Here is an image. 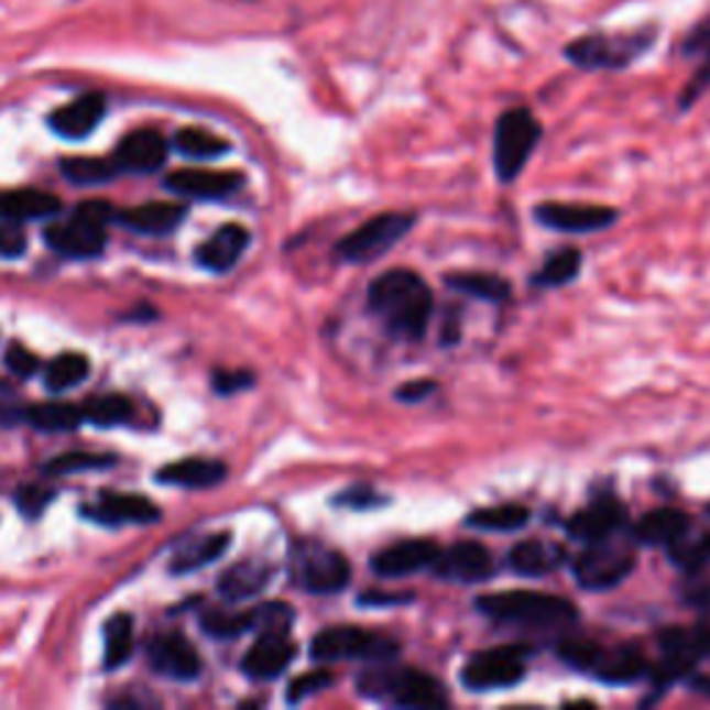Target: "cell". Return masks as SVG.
<instances>
[{
    "label": "cell",
    "mask_w": 710,
    "mask_h": 710,
    "mask_svg": "<svg viewBox=\"0 0 710 710\" xmlns=\"http://www.w3.org/2000/svg\"><path fill=\"white\" fill-rule=\"evenodd\" d=\"M367 308L392 339L422 341L434 319V292L411 270H389L370 283Z\"/></svg>",
    "instance_id": "cell-1"
},
{
    "label": "cell",
    "mask_w": 710,
    "mask_h": 710,
    "mask_svg": "<svg viewBox=\"0 0 710 710\" xmlns=\"http://www.w3.org/2000/svg\"><path fill=\"white\" fill-rule=\"evenodd\" d=\"M356 688H359L361 697L392 702L397 708L436 710L450 704V693H447L445 682L419 669L389 666V660L386 664H372L364 675H359Z\"/></svg>",
    "instance_id": "cell-2"
},
{
    "label": "cell",
    "mask_w": 710,
    "mask_h": 710,
    "mask_svg": "<svg viewBox=\"0 0 710 710\" xmlns=\"http://www.w3.org/2000/svg\"><path fill=\"white\" fill-rule=\"evenodd\" d=\"M483 616L500 624H525V627H560L578 622V608L566 597L542 594V591H494L474 602Z\"/></svg>",
    "instance_id": "cell-3"
},
{
    "label": "cell",
    "mask_w": 710,
    "mask_h": 710,
    "mask_svg": "<svg viewBox=\"0 0 710 710\" xmlns=\"http://www.w3.org/2000/svg\"><path fill=\"white\" fill-rule=\"evenodd\" d=\"M114 220V208L106 200H89L73 211L64 222H53L45 231V242L67 259H92L106 248V228Z\"/></svg>",
    "instance_id": "cell-4"
},
{
    "label": "cell",
    "mask_w": 710,
    "mask_h": 710,
    "mask_svg": "<svg viewBox=\"0 0 710 710\" xmlns=\"http://www.w3.org/2000/svg\"><path fill=\"white\" fill-rule=\"evenodd\" d=\"M292 583L317 597L341 594L350 586L352 566L339 549L323 542H301L292 549Z\"/></svg>",
    "instance_id": "cell-5"
},
{
    "label": "cell",
    "mask_w": 710,
    "mask_h": 710,
    "mask_svg": "<svg viewBox=\"0 0 710 710\" xmlns=\"http://www.w3.org/2000/svg\"><path fill=\"white\" fill-rule=\"evenodd\" d=\"M312 658L317 664L336 660H364V664H392L400 658V644L361 627H325L314 635Z\"/></svg>",
    "instance_id": "cell-6"
},
{
    "label": "cell",
    "mask_w": 710,
    "mask_h": 710,
    "mask_svg": "<svg viewBox=\"0 0 710 710\" xmlns=\"http://www.w3.org/2000/svg\"><path fill=\"white\" fill-rule=\"evenodd\" d=\"M542 142V125L527 109L505 111L494 125V173L503 184H514Z\"/></svg>",
    "instance_id": "cell-7"
},
{
    "label": "cell",
    "mask_w": 710,
    "mask_h": 710,
    "mask_svg": "<svg viewBox=\"0 0 710 710\" xmlns=\"http://www.w3.org/2000/svg\"><path fill=\"white\" fill-rule=\"evenodd\" d=\"M414 222L416 215H408V211H386V215L372 217L364 226H359L336 242V259L345 261V264L378 261L414 228Z\"/></svg>",
    "instance_id": "cell-8"
},
{
    "label": "cell",
    "mask_w": 710,
    "mask_h": 710,
    "mask_svg": "<svg viewBox=\"0 0 710 710\" xmlns=\"http://www.w3.org/2000/svg\"><path fill=\"white\" fill-rule=\"evenodd\" d=\"M653 45V34H589L566 45L564 56L583 69H622Z\"/></svg>",
    "instance_id": "cell-9"
},
{
    "label": "cell",
    "mask_w": 710,
    "mask_h": 710,
    "mask_svg": "<svg viewBox=\"0 0 710 710\" xmlns=\"http://www.w3.org/2000/svg\"><path fill=\"white\" fill-rule=\"evenodd\" d=\"M527 649L491 647L480 649L463 664L461 682L469 691H503L527 677Z\"/></svg>",
    "instance_id": "cell-10"
},
{
    "label": "cell",
    "mask_w": 710,
    "mask_h": 710,
    "mask_svg": "<svg viewBox=\"0 0 710 710\" xmlns=\"http://www.w3.org/2000/svg\"><path fill=\"white\" fill-rule=\"evenodd\" d=\"M635 569V555L630 549L616 547L611 538L594 542L572 560V575L583 591L616 589Z\"/></svg>",
    "instance_id": "cell-11"
},
{
    "label": "cell",
    "mask_w": 710,
    "mask_h": 710,
    "mask_svg": "<svg viewBox=\"0 0 710 710\" xmlns=\"http://www.w3.org/2000/svg\"><path fill=\"white\" fill-rule=\"evenodd\" d=\"M538 226L558 233H597L619 220L611 206H586V203H542L533 208Z\"/></svg>",
    "instance_id": "cell-12"
},
{
    "label": "cell",
    "mask_w": 710,
    "mask_h": 710,
    "mask_svg": "<svg viewBox=\"0 0 710 710\" xmlns=\"http://www.w3.org/2000/svg\"><path fill=\"white\" fill-rule=\"evenodd\" d=\"M439 553L441 547L434 538H403V542L389 544V547L378 549L372 555V572L378 578L392 580L408 578V575L422 572V569H430Z\"/></svg>",
    "instance_id": "cell-13"
},
{
    "label": "cell",
    "mask_w": 710,
    "mask_h": 710,
    "mask_svg": "<svg viewBox=\"0 0 710 710\" xmlns=\"http://www.w3.org/2000/svg\"><path fill=\"white\" fill-rule=\"evenodd\" d=\"M430 572L439 580L450 583H483L494 575V558L489 547L478 542H456L452 547L441 549L434 560Z\"/></svg>",
    "instance_id": "cell-14"
},
{
    "label": "cell",
    "mask_w": 710,
    "mask_h": 710,
    "mask_svg": "<svg viewBox=\"0 0 710 710\" xmlns=\"http://www.w3.org/2000/svg\"><path fill=\"white\" fill-rule=\"evenodd\" d=\"M297 647L290 638V630H261L253 647L242 658V671L253 680H275L290 669Z\"/></svg>",
    "instance_id": "cell-15"
},
{
    "label": "cell",
    "mask_w": 710,
    "mask_h": 710,
    "mask_svg": "<svg viewBox=\"0 0 710 710\" xmlns=\"http://www.w3.org/2000/svg\"><path fill=\"white\" fill-rule=\"evenodd\" d=\"M81 514L103 527L153 525L162 520L159 505L142 494H100L98 503L81 505Z\"/></svg>",
    "instance_id": "cell-16"
},
{
    "label": "cell",
    "mask_w": 710,
    "mask_h": 710,
    "mask_svg": "<svg viewBox=\"0 0 710 710\" xmlns=\"http://www.w3.org/2000/svg\"><path fill=\"white\" fill-rule=\"evenodd\" d=\"M627 522V511L619 503L616 496H597L586 509L572 514L566 520V533L583 544L605 542V538L616 536Z\"/></svg>",
    "instance_id": "cell-17"
},
{
    "label": "cell",
    "mask_w": 710,
    "mask_h": 710,
    "mask_svg": "<svg viewBox=\"0 0 710 710\" xmlns=\"http://www.w3.org/2000/svg\"><path fill=\"white\" fill-rule=\"evenodd\" d=\"M148 664L156 675L170 677V680L189 682L200 677V655L192 647L189 638L178 633H164L156 635L148 647Z\"/></svg>",
    "instance_id": "cell-18"
},
{
    "label": "cell",
    "mask_w": 710,
    "mask_h": 710,
    "mask_svg": "<svg viewBox=\"0 0 710 710\" xmlns=\"http://www.w3.org/2000/svg\"><path fill=\"white\" fill-rule=\"evenodd\" d=\"M244 175L215 173V170H178L170 173L164 186L178 197H195V200H226L233 192L242 189Z\"/></svg>",
    "instance_id": "cell-19"
},
{
    "label": "cell",
    "mask_w": 710,
    "mask_h": 710,
    "mask_svg": "<svg viewBox=\"0 0 710 710\" xmlns=\"http://www.w3.org/2000/svg\"><path fill=\"white\" fill-rule=\"evenodd\" d=\"M167 162V142L159 131H133L122 139L114 151V164L120 173L148 175L156 173Z\"/></svg>",
    "instance_id": "cell-20"
},
{
    "label": "cell",
    "mask_w": 710,
    "mask_h": 710,
    "mask_svg": "<svg viewBox=\"0 0 710 710\" xmlns=\"http://www.w3.org/2000/svg\"><path fill=\"white\" fill-rule=\"evenodd\" d=\"M589 675L602 682H611V686H630V682H638L653 675V664H649L642 649L630 647V644L611 649L602 647Z\"/></svg>",
    "instance_id": "cell-21"
},
{
    "label": "cell",
    "mask_w": 710,
    "mask_h": 710,
    "mask_svg": "<svg viewBox=\"0 0 710 710\" xmlns=\"http://www.w3.org/2000/svg\"><path fill=\"white\" fill-rule=\"evenodd\" d=\"M250 244V231L239 222H228L197 248V264L208 272H228L239 264Z\"/></svg>",
    "instance_id": "cell-22"
},
{
    "label": "cell",
    "mask_w": 710,
    "mask_h": 710,
    "mask_svg": "<svg viewBox=\"0 0 710 710\" xmlns=\"http://www.w3.org/2000/svg\"><path fill=\"white\" fill-rule=\"evenodd\" d=\"M106 114V98L100 92H89L62 106L51 114V128L64 139H84L100 125Z\"/></svg>",
    "instance_id": "cell-23"
},
{
    "label": "cell",
    "mask_w": 710,
    "mask_h": 710,
    "mask_svg": "<svg viewBox=\"0 0 710 710\" xmlns=\"http://www.w3.org/2000/svg\"><path fill=\"white\" fill-rule=\"evenodd\" d=\"M184 217L186 206H181V203H145V206L122 208V211L114 215V220L136 233L164 237V233H173Z\"/></svg>",
    "instance_id": "cell-24"
},
{
    "label": "cell",
    "mask_w": 710,
    "mask_h": 710,
    "mask_svg": "<svg viewBox=\"0 0 710 710\" xmlns=\"http://www.w3.org/2000/svg\"><path fill=\"white\" fill-rule=\"evenodd\" d=\"M62 211L56 195L42 189H3L0 192V220L29 222L51 220Z\"/></svg>",
    "instance_id": "cell-25"
},
{
    "label": "cell",
    "mask_w": 710,
    "mask_h": 710,
    "mask_svg": "<svg viewBox=\"0 0 710 710\" xmlns=\"http://www.w3.org/2000/svg\"><path fill=\"white\" fill-rule=\"evenodd\" d=\"M566 564V549L553 542H538V538H527L511 547L509 566L522 578H544V575L555 572Z\"/></svg>",
    "instance_id": "cell-26"
},
{
    "label": "cell",
    "mask_w": 710,
    "mask_h": 710,
    "mask_svg": "<svg viewBox=\"0 0 710 710\" xmlns=\"http://www.w3.org/2000/svg\"><path fill=\"white\" fill-rule=\"evenodd\" d=\"M272 566L264 560H239L231 569H226L217 583V591L226 602H244L259 597L270 586Z\"/></svg>",
    "instance_id": "cell-27"
},
{
    "label": "cell",
    "mask_w": 710,
    "mask_h": 710,
    "mask_svg": "<svg viewBox=\"0 0 710 710\" xmlns=\"http://www.w3.org/2000/svg\"><path fill=\"white\" fill-rule=\"evenodd\" d=\"M688 527H691L688 514L677 509H658L635 522L630 536H633V542L644 544V547H669L677 538L686 536Z\"/></svg>",
    "instance_id": "cell-28"
},
{
    "label": "cell",
    "mask_w": 710,
    "mask_h": 710,
    "mask_svg": "<svg viewBox=\"0 0 710 710\" xmlns=\"http://www.w3.org/2000/svg\"><path fill=\"white\" fill-rule=\"evenodd\" d=\"M228 478V467L211 458H184L159 469L156 480L167 485H184V489H211Z\"/></svg>",
    "instance_id": "cell-29"
},
{
    "label": "cell",
    "mask_w": 710,
    "mask_h": 710,
    "mask_svg": "<svg viewBox=\"0 0 710 710\" xmlns=\"http://www.w3.org/2000/svg\"><path fill=\"white\" fill-rule=\"evenodd\" d=\"M228 547H231V533H206V536L189 538L184 547L175 549L170 572L173 575L197 572V569H203V566L220 560Z\"/></svg>",
    "instance_id": "cell-30"
},
{
    "label": "cell",
    "mask_w": 710,
    "mask_h": 710,
    "mask_svg": "<svg viewBox=\"0 0 710 710\" xmlns=\"http://www.w3.org/2000/svg\"><path fill=\"white\" fill-rule=\"evenodd\" d=\"M445 283L458 295L474 297V301L505 303L511 297L509 277L491 275V272H456V275H445Z\"/></svg>",
    "instance_id": "cell-31"
},
{
    "label": "cell",
    "mask_w": 710,
    "mask_h": 710,
    "mask_svg": "<svg viewBox=\"0 0 710 710\" xmlns=\"http://www.w3.org/2000/svg\"><path fill=\"white\" fill-rule=\"evenodd\" d=\"M463 525L472 527V531L514 533L531 525V511L525 505H489V509L469 511Z\"/></svg>",
    "instance_id": "cell-32"
},
{
    "label": "cell",
    "mask_w": 710,
    "mask_h": 710,
    "mask_svg": "<svg viewBox=\"0 0 710 710\" xmlns=\"http://www.w3.org/2000/svg\"><path fill=\"white\" fill-rule=\"evenodd\" d=\"M580 266H583V255L575 248L555 250L553 255L544 259V264L538 266V272L533 275V286L536 290H555V286H566L572 283L575 277L580 275Z\"/></svg>",
    "instance_id": "cell-33"
},
{
    "label": "cell",
    "mask_w": 710,
    "mask_h": 710,
    "mask_svg": "<svg viewBox=\"0 0 710 710\" xmlns=\"http://www.w3.org/2000/svg\"><path fill=\"white\" fill-rule=\"evenodd\" d=\"M23 416L36 430H45V434H67V430H76L84 422V408L69 403H40L25 408Z\"/></svg>",
    "instance_id": "cell-34"
},
{
    "label": "cell",
    "mask_w": 710,
    "mask_h": 710,
    "mask_svg": "<svg viewBox=\"0 0 710 710\" xmlns=\"http://www.w3.org/2000/svg\"><path fill=\"white\" fill-rule=\"evenodd\" d=\"M133 653V619L128 613H114L103 627V666L120 669Z\"/></svg>",
    "instance_id": "cell-35"
},
{
    "label": "cell",
    "mask_w": 710,
    "mask_h": 710,
    "mask_svg": "<svg viewBox=\"0 0 710 710\" xmlns=\"http://www.w3.org/2000/svg\"><path fill=\"white\" fill-rule=\"evenodd\" d=\"M89 361L81 352H58L56 359L45 367V386L51 392H67L87 381Z\"/></svg>",
    "instance_id": "cell-36"
},
{
    "label": "cell",
    "mask_w": 710,
    "mask_h": 710,
    "mask_svg": "<svg viewBox=\"0 0 710 710\" xmlns=\"http://www.w3.org/2000/svg\"><path fill=\"white\" fill-rule=\"evenodd\" d=\"M175 151L186 159H200V162H208V159H220L231 151L226 139H220L217 133L206 131V128H184V131L175 133Z\"/></svg>",
    "instance_id": "cell-37"
},
{
    "label": "cell",
    "mask_w": 710,
    "mask_h": 710,
    "mask_svg": "<svg viewBox=\"0 0 710 710\" xmlns=\"http://www.w3.org/2000/svg\"><path fill=\"white\" fill-rule=\"evenodd\" d=\"M62 173L69 184L98 186V184H109V181H114L117 175H120V170H117L114 159L81 156V159H67V162H62Z\"/></svg>",
    "instance_id": "cell-38"
},
{
    "label": "cell",
    "mask_w": 710,
    "mask_h": 710,
    "mask_svg": "<svg viewBox=\"0 0 710 710\" xmlns=\"http://www.w3.org/2000/svg\"><path fill=\"white\" fill-rule=\"evenodd\" d=\"M131 400L122 394H100L84 405V422H92L98 428H114L131 416Z\"/></svg>",
    "instance_id": "cell-39"
},
{
    "label": "cell",
    "mask_w": 710,
    "mask_h": 710,
    "mask_svg": "<svg viewBox=\"0 0 710 710\" xmlns=\"http://www.w3.org/2000/svg\"><path fill=\"white\" fill-rule=\"evenodd\" d=\"M686 536L669 544V560L677 569H682V572H699V569H704L710 564V533H702L699 538Z\"/></svg>",
    "instance_id": "cell-40"
},
{
    "label": "cell",
    "mask_w": 710,
    "mask_h": 710,
    "mask_svg": "<svg viewBox=\"0 0 710 710\" xmlns=\"http://www.w3.org/2000/svg\"><path fill=\"white\" fill-rule=\"evenodd\" d=\"M117 461V456L111 452H64V456L51 458L45 463V474H76L89 472V469H109Z\"/></svg>",
    "instance_id": "cell-41"
},
{
    "label": "cell",
    "mask_w": 710,
    "mask_h": 710,
    "mask_svg": "<svg viewBox=\"0 0 710 710\" xmlns=\"http://www.w3.org/2000/svg\"><path fill=\"white\" fill-rule=\"evenodd\" d=\"M389 503V496L378 494L372 485H352V489H345L341 494L334 496V505L350 511H375L381 505Z\"/></svg>",
    "instance_id": "cell-42"
},
{
    "label": "cell",
    "mask_w": 710,
    "mask_h": 710,
    "mask_svg": "<svg viewBox=\"0 0 710 710\" xmlns=\"http://www.w3.org/2000/svg\"><path fill=\"white\" fill-rule=\"evenodd\" d=\"M334 682V675H330L328 669H314V671H306V675L295 677V680L290 682V691H286V702L297 704L303 702V699L314 697V693L325 691V688Z\"/></svg>",
    "instance_id": "cell-43"
},
{
    "label": "cell",
    "mask_w": 710,
    "mask_h": 710,
    "mask_svg": "<svg viewBox=\"0 0 710 710\" xmlns=\"http://www.w3.org/2000/svg\"><path fill=\"white\" fill-rule=\"evenodd\" d=\"M691 47L699 53V56L704 58V64H702V69L697 73V81H693L691 87H688L686 98H682V106L691 103V100L697 98V95L702 92V89L710 84V23L704 25L702 31H697V36L691 40Z\"/></svg>",
    "instance_id": "cell-44"
},
{
    "label": "cell",
    "mask_w": 710,
    "mask_h": 710,
    "mask_svg": "<svg viewBox=\"0 0 710 710\" xmlns=\"http://www.w3.org/2000/svg\"><path fill=\"white\" fill-rule=\"evenodd\" d=\"M29 248V239H25L20 222L0 220V259H20Z\"/></svg>",
    "instance_id": "cell-45"
},
{
    "label": "cell",
    "mask_w": 710,
    "mask_h": 710,
    "mask_svg": "<svg viewBox=\"0 0 710 710\" xmlns=\"http://www.w3.org/2000/svg\"><path fill=\"white\" fill-rule=\"evenodd\" d=\"M3 359H7V370L18 378H31L40 370V359H36L29 347L18 345V341L7 347V356H3Z\"/></svg>",
    "instance_id": "cell-46"
},
{
    "label": "cell",
    "mask_w": 710,
    "mask_h": 710,
    "mask_svg": "<svg viewBox=\"0 0 710 710\" xmlns=\"http://www.w3.org/2000/svg\"><path fill=\"white\" fill-rule=\"evenodd\" d=\"M53 496H56V494H53L51 489H40V485H25V489H20V494H18L20 514H25V516H31V520H34V516H40L42 511L47 509V503H51Z\"/></svg>",
    "instance_id": "cell-47"
},
{
    "label": "cell",
    "mask_w": 710,
    "mask_h": 710,
    "mask_svg": "<svg viewBox=\"0 0 710 710\" xmlns=\"http://www.w3.org/2000/svg\"><path fill=\"white\" fill-rule=\"evenodd\" d=\"M436 392H439V383L430 381V378H416V381L397 386L394 400H400V403H425V400Z\"/></svg>",
    "instance_id": "cell-48"
},
{
    "label": "cell",
    "mask_w": 710,
    "mask_h": 710,
    "mask_svg": "<svg viewBox=\"0 0 710 710\" xmlns=\"http://www.w3.org/2000/svg\"><path fill=\"white\" fill-rule=\"evenodd\" d=\"M255 383L253 372H215V389L220 394H237V392H244V389H250Z\"/></svg>",
    "instance_id": "cell-49"
},
{
    "label": "cell",
    "mask_w": 710,
    "mask_h": 710,
    "mask_svg": "<svg viewBox=\"0 0 710 710\" xmlns=\"http://www.w3.org/2000/svg\"><path fill=\"white\" fill-rule=\"evenodd\" d=\"M408 602H414V594H405V591H400V594H386V591H364V594H359L361 608H394L408 605Z\"/></svg>",
    "instance_id": "cell-50"
},
{
    "label": "cell",
    "mask_w": 710,
    "mask_h": 710,
    "mask_svg": "<svg viewBox=\"0 0 710 710\" xmlns=\"http://www.w3.org/2000/svg\"><path fill=\"white\" fill-rule=\"evenodd\" d=\"M691 688H693V691L704 693V697H710V675H699V677H691Z\"/></svg>",
    "instance_id": "cell-51"
}]
</instances>
